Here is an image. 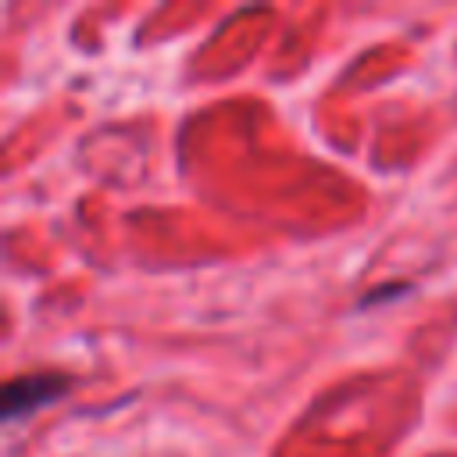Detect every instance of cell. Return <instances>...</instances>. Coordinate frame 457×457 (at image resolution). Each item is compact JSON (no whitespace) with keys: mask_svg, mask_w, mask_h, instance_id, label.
Here are the masks:
<instances>
[{"mask_svg":"<svg viewBox=\"0 0 457 457\" xmlns=\"http://www.w3.org/2000/svg\"><path fill=\"white\" fill-rule=\"evenodd\" d=\"M71 389V378L61 371H32V375H18L4 386V421L14 425L18 418L54 403L57 396H64Z\"/></svg>","mask_w":457,"mask_h":457,"instance_id":"obj_1","label":"cell"},{"mask_svg":"<svg viewBox=\"0 0 457 457\" xmlns=\"http://www.w3.org/2000/svg\"><path fill=\"white\" fill-rule=\"evenodd\" d=\"M400 293H403V286H389V289L368 293V296H361V307H368V303H382V300H389V296H400Z\"/></svg>","mask_w":457,"mask_h":457,"instance_id":"obj_2","label":"cell"}]
</instances>
